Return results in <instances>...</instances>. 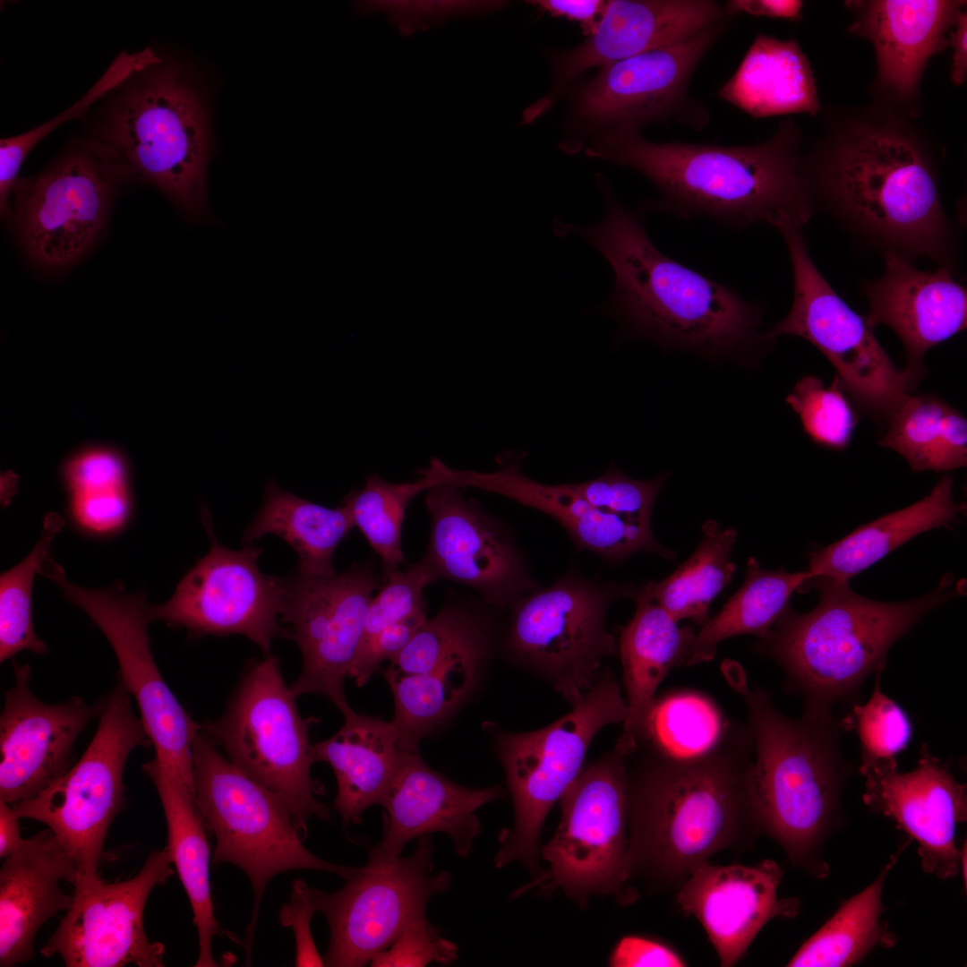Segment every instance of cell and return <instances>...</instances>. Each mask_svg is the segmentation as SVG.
<instances>
[{
    "label": "cell",
    "mask_w": 967,
    "mask_h": 967,
    "mask_svg": "<svg viewBox=\"0 0 967 967\" xmlns=\"http://www.w3.org/2000/svg\"><path fill=\"white\" fill-rule=\"evenodd\" d=\"M864 295L869 322L874 328L887 325L896 333L906 352L905 371L917 381L924 373L925 353L966 328V288L945 266L921 271L909 259L886 252L884 275L867 283Z\"/></svg>",
    "instance_id": "cell-26"
},
{
    "label": "cell",
    "mask_w": 967,
    "mask_h": 967,
    "mask_svg": "<svg viewBox=\"0 0 967 967\" xmlns=\"http://www.w3.org/2000/svg\"><path fill=\"white\" fill-rule=\"evenodd\" d=\"M150 746L141 717L133 711L132 696L117 677L81 758L35 798L13 804L20 818L43 823L53 831L76 862L74 885L101 878L106 836L125 802L127 759L137 747Z\"/></svg>",
    "instance_id": "cell-13"
},
{
    "label": "cell",
    "mask_w": 967,
    "mask_h": 967,
    "mask_svg": "<svg viewBox=\"0 0 967 967\" xmlns=\"http://www.w3.org/2000/svg\"><path fill=\"white\" fill-rule=\"evenodd\" d=\"M628 715L622 688L606 667L595 685L553 723L535 731L514 732L485 724L506 777L514 807V826L501 830L494 865L523 864L534 876L539 866V840L553 806L582 771L589 746L604 727L624 723Z\"/></svg>",
    "instance_id": "cell-8"
},
{
    "label": "cell",
    "mask_w": 967,
    "mask_h": 967,
    "mask_svg": "<svg viewBox=\"0 0 967 967\" xmlns=\"http://www.w3.org/2000/svg\"><path fill=\"white\" fill-rule=\"evenodd\" d=\"M13 671L0 716V799L10 805L35 798L72 767L78 736L105 706L81 697L45 703L30 688V665L13 663Z\"/></svg>",
    "instance_id": "cell-23"
},
{
    "label": "cell",
    "mask_w": 967,
    "mask_h": 967,
    "mask_svg": "<svg viewBox=\"0 0 967 967\" xmlns=\"http://www.w3.org/2000/svg\"><path fill=\"white\" fill-rule=\"evenodd\" d=\"M343 715V726L313 745V757L315 762H325L332 768L338 783L333 806L348 826L359 823L368 808L381 804L412 752L401 748L391 720L353 709Z\"/></svg>",
    "instance_id": "cell-32"
},
{
    "label": "cell",
    "mask_w": 967,
    "mask_h": 967,
    "mask_svg": "<svg viewBox=\"0 0 967 967\" xmlns=\"http://www.w3.org/2000/svg\"><path fill=\"white\" fill-rule=\"evenodd\" d=\"M495 642L494 625L485 611L449 599L427 619L382 673L418 674L463 658H491Z\"/></svg>",
    "instance_id": "cell-41"
},
{
    "label": "cell",
    "mask_w": 967,
    "mask_h": 967,
    "mask_svg": "<svg viewBox=\"0 0 967 967\" xmlns=\"http://www.w3.org/2000/svg\"><path fill=\"white\" fill-rule=\"evenodd\" d=\"M167 847L150 853L133 877L76 884L73 902L40 953L59 955L68 967L165 965V946L144 930L148 898L174 874Z\"/></svg>",
    "instance_id": "cell-21"
},
{
    "label": "cell",
    "mask_w": 967,
    "mask_h": 967,
    "mask_svg": "<svg viewBox=\"0 0 967 967\" xmlns=\"http://www.w3.org/2000/svg\"><path fill=\"white\" fill-rule=\"evenodd\" d=\"M809 577L807 571L791 573L783 568L766 570L755 558H749L744 584L695 633L682 666L712 660L718 644L729 638L743 634L763 637L789 605L792 594Z\"/></svg>",
    "instance_id": "cell-39"
},
{
    "label": "cell",
    "mask_w": 967,
    "mask_h": 967,
    "mask_svg": "<svg viewBox=\"0 0 967 967\" xmlns=\"http://www.w3.org/2000/svg\"><path fill=\"white\" fill-rule=\"evenodd\" d=\"M951 475L916 503L862 525L841 540L809 553V577L848 582L917 535L948 526L965 507L953 498Z\"/></svg>",
    "instance_id": "cell-36"
},
{
    "label": "cell",
    "mask_w": 967,
    "mask_h": 967,
    "mask_svg": "<svg viewBox=\"0 0 967 967\" xmlns=\"http://www.w3.org/2000/svg\"><path fill=\"white\" fill-rule=\"evenodd\" d=\"M316 911L310 886L296 879L291 886L289 902L279 911V922L291 928L295 938V966H325L323 957L315 946L310 928L311 919Z\"/></svg>",
    "instance_id": "cell-56"
},
{
    "label": "cell",
    "mask_w": 967,
    "mask_h": 967,
    "mask_svg": "<svg viewBox=\"0 0 967 967\" xmlns=\"http://www.w3.org/2000/svg\"><path fill=\"white\" fill-rule=\"evenodd\" d=\"M78 868L50 828L23 839L0 869V966L30 961L38 931L50 918L67 911L73 894L60 882L74 885Z\"/></svg>",
    "instance_id": "cell-30"
},
{
    "label": "cell",
    "mask_w": 967,
    "mask_h": 967,
    "mask_svg": "<svg viewBox=\"0 0 967 967\" xmlns=\"http://www.w3.org/2000/svg\"><path fill=\"white\" fill-rule=\"evenodd\" d=\"M610 965L614 967H681L686 960L668 945L638 936L622 937L614 947Z\"/></svg>",
    "instance_id": "cell-57"
},
{
    "label": "cell",
    "mask_w": 967,
    "mask_h": 967,
    "mask_svg": "<svg viewBox=\"0 0 967 967\" xmlns=\"http://www.w3.org/2000/svg\"><path fill=\"white\" fill-rule=\"evenodd\" d=\"M789 252L794 295L787 316L766 335L798 336L816 347L835 368L851 397L877 417L890 418L918 381L894 364L866 316L852 311L815 266L801 228L779 230Z\"/></svg>",
    "instance_id": "cell-15"
},
{
    "label": "cell",
    "mask_w": 967,
    "mask_h": 967,
    "mask_svg": "<svg viewBox=\"0 0 967 967\" xmlns=\"http://www.w3.org/2000/svg\"><path fill=\"white\" fill-rule=\"evenodd\" d=\"M64 475L71 492L127 486L124 460L104 449L77 454L65 465Z\"/></svg>",
    "instance_id": "cell-55"
},
{
    "label": "cell",
    "mask_w": 967,
    "mask_h": 967,
    "mask_svg": "<svg viewBox=\"0 0 967 967\" xmlns=\"http://www.w3.org/2000/svg\"><path fill=\"white\" fill-rule=\"evenodd\" d=\"M633 598L636 612L621 631L619 651L628 709L622 734L636 740L659 685L671 669L682 666L696 632L690 626L680 628L645 585Z\"/></svg>",
    "instance_id": "cell-35"
},
{
    "label": "cell",
    "mask_w": 967,
    "mask_h": 967,
    "mask_svg": "<svg viewBox=\"0 0 967 967\" xmlns=\"http://www.w3.org/2000/svg\"><path fill=\"white\" fill-rule=\"evenodd\" d=\"M503 794L501 785L464 787L433 770L419 751L412 752L380 804L386 811L383 835L372 849L391 860L411 840L441 832L450 837L455 851L466 857L481 832L475 811Z\"/></svg>",
    "instance_id": "cell-27"
},
{
    "label": "cell",
    "mask_w": 967,
    "mask_h": 967,
    "mask_svg": "<svg viewBox=\"0 0 967 967\" xmlns=\"http://www.w3.org/2000/svg\"><path fill=\"white\" fill-rule=\"evenodd\" d=\"M603 193L599 224L558 220L555 232L578 234L612 265L615 284L606 308L631 334L709 356L745 355L773 341L758 331L759 305L663 253L640 214L621 204L609 185Z\"/></svg>",
    "instance_id": "cell-3"
},
{
    "label": "cell",
    "mask_w": 967,
    "mask_h": 967,
    "mask_svg": "<svg viewBox=\"0 0 967 967\" xmlns=\"http://www.w3.org/2000/svg\"><path fill=\"white\" fill-rule=\"evenodd\" d=\"M728 723L716 705L697 692L655 698L636 735L637 747L672 757H691L713 747Z\"/></svg>",
    "instance_id": "cell-44"
},
{
    "label": "cell",
    "mask_w": 967,
    "mask_h": 967,
    "mask_svg": "<svg viewBox=\"0 0 967 967\" xmlns=\"http://www.w3.org/2000/svg\"><path fill=\"white\" fill-rule=\"evenodd\" d=\"M107 107L96 140L130 178L161 191L190 222L211 218L207 167L213 154L206 92L182 62L138 72Z\"/></svg>",
    "instance_id": "cell-7"
},
{
    "label": "cell",
    "mask_w": 967,
    "mask_h": 967,
    "mask_svg": "<svg viewBox=\"0 0 967 967\" xmlns=\"http://www.w3.org/2000/svg\"><path fill=\"white\" fill-rule=\"evenodd\" d=\"M734 15L714 0L607 1L595 31L554 61L557 81L568 82L594 66L678 44Z\"/></svg>",
    "instance_id": "cell-28"
},
{
    "label": "cell",
    "mask_w": 967,
    "mask_h": 967,
    "mask_svg": "<svg viewBox=\"0 0 967 967\" xmlns=\"http://www.w3.org/2000/svg\"><path fill=\"white\" fill-rule=\"evenodd\" d=\"M429 835L408 857L387 859L369 849L364 868L336 892L310 887L316 911L327 920L325 966H365L389 948L413 920L425 916L429 900L448 890L451 878L433 871Z\"/></svg>",
    "instance_id": "cell-16"
},
{
    "label": "cell",
    "mask_w": 967,
    "mask_h": 967,
    "mask_svg": "<svg viewBox=\"0 0 967 967\" xmlns=\"http://www.w3.org/2000/svg\"><path fill=\"white\" fill-rule=\"evenodd\" d=\"M729 21L710 26L678 44L602 66L578 94L576 116L603 131H639L649 124L667 122L701 131L710 113L690 94V81Z\"/></svg>",
    "instance_id": "cell-20"
},
{
    "label": "cell",
    "mask_w": 967,
    "mask_h": 967,
    "mask_svg": "<svg viewBox=\"0 0 967 967\" xmlns=\"http://www.w3.org/2000/svg\"><path fill=\"white\" fill-rule=\"evenodd\" d=\"M129 175L98 140L71 147L39 175L20 178L11 223L29 262L62 271L95 244L119 184Z\"/></svg>",
    "instance_id": "cell-14"
},
{
    "label": "cell",
    "mask_w": 967,
    "mask_h": 967,
    "mask_svg": "<svg viewBox=\"0 0 967 967\" xmlns=\"http://www.w3.org/2000/svg\"><path fill=\"white\" fill-rule=\"evenodd\" d=\"M725 5L733 15L745 13L754 16L798 21L801 18L803 2L798 0H731L726 2Z\"/></svg>",
    "instance_id": "cell-59"
},
{
    "label": "cell",
    "mask_w": 967,
    "mask_h": 967,
    "mask_svg": "<svg viewBox=\"0 0 967 967\" xmlns=\"http://www.w3.org/2000/svg\"><path fill=\"white\" fill-rule=\"evenodd\" d=\"M296 698L278 659L265 655L247 666L223 714L200 728L238 768L286 802L305 839L309 818L329 820L330 809L318 800L325 787L311 774L309 729L319 721L304 718Z\"/></svg>",
    "instance_id": "cell-10"
},
{
    "label": "cell",
    "mask_w": 967,
    "mask_h": 967,
    "mask_svg": "<svg viewBox=\"0 0 967 967\" xmlns=\"http://www.w3.org/2000/svg\"><path fill=\"white\" fill-rule=\"evenodd\" d=\"M286 578L283 623L297 644L302 671L290 686L296 697H326L342 715L352 708L345 693L364 631L365 615L381 578L371 561L356 562L330 577L296 572Z\"/></svg>",
    "instance_id": "cell-19"
},
{
    "label": "cell",
    "mask_w": 967,
    "mask_h": 967,
    "mask_svg": "<svg viewBox=\"0 0 967 967\" xmlns=\"http://www.w3.org/2000/svg\"><path fill=\"white\" fill-rule=\"evenodd\" d=\"M453 483L509 498L552 517L566 530L575 546L618 562L638 552H650L665 559L675 553L654 537L651 525L592 507L574 484L549 485L526 476L516 462L493 472L455 470Z\"/></svg>",
    "instance_id": "cell-29"
},
{
    "label": "cell",
    "mask_w": 967,
    "mask_h": 967,
    "mask_svg": "<svg viewBox=\"0 0 967 967\" xmlns=\"http://www.w3.org/2000/svg\"><path fill=\"white\" fill-rule=\"evenodd\" d=\"M39 573L56 584L63 596L84 611L105 635L117 658V677L139 707L154 757L196 798L193 742L200 723L178 702L156 664L148 632L145 593H126L118 581L104 589L79 586L71 583L63 567L51 559Z\"/></svg>",
    "instance_id": "cell-17"
},
{
    "label": "cell",
    "mask_w": 967,
    "mask_h": 967,
    "mask_svg": "<svg viewBox=\"0 0 967 967\" xmlns=\"http://www.w3.org/2000/svg\"><path fill=\"white\" fill-rule=\"evenodd\" d=\"M877 672L875 687L863 705L854 704L845 716L840 718L843 732L854 731L860 744V773L864 775L873 766L896 760L895 757L906 749L912 737V724L905 711L882 692Z\"/></svg>",
    "instance_id": "cell-48"
},
{
    "label": "cell",
    "mask_w": 967,
    "mask_h": 967,
    "mask_svg": "<svg viewBox=\"0 0 967 967\" xmlns=\"http://www.w3.org/2000/svg\"><path fill=\"white\" fill-rule=\"evenodd\" d=\"M458 946L442 937L425 916L410 922L386 950L370 963L372 967H423L436 962L450 964L458 959Z\"/></svg>",
    "instance_id": "cell-52"
},
{
    "label": "cell",
    "mask_w": 967,
    "mask_h": 967,
    "mask_svg": "<svg viewBox=\"0 0 967 967\" xmlns=\"http://www.w3.org/2000/svg\"><path fill=\"white\" fill-rule=\"evenodd\" d=\"M965 2L944 0L850 1L855 19L849 30L872 43L877 82L907 102L917 95L928 59L947 47Z\"/></svg>",
    "instance_id": "cell-31"
},
{
    "label": "cell",
    "mask_w": 967,
    "mask_h": 967,
    "mask_svg": "<svg viewBox=\"0 0 967 967\" xmlns=\"http://www.w3.org/2000/svg\"><path fill=\"white\" fill-rule=\"evenodd\" d=\"M151 48L135 53L121 52L94 85L68 109L46 124L17 136L0 141V211L4 222L11 221L10 197L17 184L20 168L31 150L60 124L81 116L92 103L121 87L138 72L159 61Z\"/></svg>",
    "instance_id": "cell-47"
},
{
    "label": "cell",
    "mask_w": 967,
    "mask_h": 967,
    "mask_svg": "<svg viewBox=\"0 0 967 967\" xmlns=\"http://www.w3.org/2000/svg\"><path fill=\"white\" fill-rule=\"evenodd\" d=\"M718 96L753 118L820 110L813 71L798 42L763 33Z\"/></svg>",
    "instance_id": "cell-34"
},
{
    "label": "cell",
    "mask_w": 967,
    "mask_h": 967,
    "mask_svg": "<svg viewBox=\"0 0 967 967\" xmlns=\"http://www.w3.org/2000/svg\"><path fill=\"white\" fill-rule=\"evenodd\" d=\"M71 514L74 523L93 535H108L121 530L131 514V498L125 487L71 492Z\"/></svg>",
    "instance_id": "cell-53"
},
{
    "label": "cell",
    "mask_w": 967,
    "mask_h": 967,
    "mask_svg": "<svg viewBox=\"0 0 967 967\" xmlns=\"http://www.w3.org/2000/svg\"><path fill=\"white\" fill-rule=\"evenodd\" d=\"M503 4L501 1H377L363 4L361 10L388 13L398 21L400 32L407 36L415 31V27L426 25V20L437 21L457 15L480 13Z\"/></svg>",
    "instance_id": "cell-54"
},
{
    "label": "cell",
    "mask_w": 967,
    "mask_h": 967,
    "mask_svg": "<svg viewBox=\"0 0 967 967\" xmlns=\"http://www.w3.org/2000/svg\"><path fill=\"white\" fill-rule=\"evenodd\" d=\"M967 15L961 12L954 25V30L948 39L947 46L954 47L951 79L955 85H961L967 76Z\"/></svg>",
    "instance_id": "cell-60"
},
{
    "label": "cell",
    "mask_w": 967,
    "mask_h": 967,
    "mask_svg": "<svg viewBox=\"0 0 967 967\" xmlns=\"http://www.w3.org/2000/svg\"><path fill=\"white\" fill-rule=\"evenodd\" d=\"M948 406L934 395H910L889 418L879 444L897 451L915 472L964 466L966 434Z\"/></svg>",
    "instance_id": "cell-43"
},
{
    "label": "cell",
    "mask_w": 967,
    "mask_h": 967,
    "mask_svg": "<svg viewBox=\"0 0 967 967\" xmlns=\"http://www.w3.org/2000/svg\"><path fill=\"white\" fill-rule=\"evenodd\" d=\"M837 377L831 386L815 375L802 377L786 402L799 415L805 433L817 444L842 450L848 447L858 415Z\"/></svg>",
    "instance_id": "cell-49"
},
{
    "label": "cell",
    "mask_w": 967,
    "mask_h": 967,
    "mask_svg": "<svg viewBox=\"0 0 967 967\" xmlns=\"http://www.w3.org/2000/svg\"><path fill=\"white\" fill-rule=\"evenodd\" d=\"M628 760L631 877L677 891L694 869L760 834L751 801L754 744L747 726L727 723L720 740L691 757L641 748Z\"/></svg>",
    "instance_id": "cell-1"
},
{
    "label": "cell",
    "mask_w": 967,
    "mask_h": 967,
    "mask_svg": "<svg viewBox=\"0 0 967 967\" xmlns=\"http://www.w3.org/2000/svg\"><path fill=\"white\" fill-rule=\"evenodd\" d=\"M703 538L695 552L669 577L645 584L654 599L675 621L691 619L704 624L713 599L732 578L730 557L737 539L733 527L715 520L702 526Z\"/></svg>",
    "instance_id": "cell-42"
},
{
    "label": "cell",
    "mask_w": 967,
    "mask_h": 967,
    "mask_svg": "<svg viewBox=\"0 0 967 967\" xmlns=\"http://www.w3.org/2000/svg\"><path fill=\"white\" fill-rule=\"evenodd\" d=\"M425 492L431 524L422 559L435 582L468 586L495 608L509 607L539 588L514 539L497 519L451 484H440Z\"/></svg>",
    "instance_id": "cell-22"
},
{
    "label": "cell",
    "mask_w": 967,
    "mask_h": 967,
    "mask_svg": "<svg viewBox=\"0 0 967 967\" xmlns=\"http://www.w3.org/2000/svg\"><path fill=\"white\" fill-rule=\"evenodd\" d=\"M491 658L467 657L418 674L382 673L394 700L400 746L419 751V742L436 732L472 697Z\"/></svg>",
    "instance_id": "cell-38"
},
{
    "label": "cell",
    "mask_w": 967,
    "mask_h": 967,
    "mask_svg": "<svg viewBox=\"0 0 967 967\" xmlns=\"http://www.w3.org/2000/svg\"><path fill=\"white\" fill-rule=\"evenodd\" d=\"M736 688L754 744L749 788L759 833L774 839L793 865L826 877L828 867L819 851L850 771L840 744V718H789L763 689L745 682Z\"/></svg>",
    "instance_id": "cell-6"
},
{
    "label": "cell",
    "mask_w": 967,
    "mask_h": 967,
    "mask_svg": "<svg viewBox=\"0 0 967 967\" xmlns=\"http://www.w3.org/2000/svg\"><path fill=\"white\" fill-rule=\"evenodd\" d=\"M800 145V128L787 119L769 139L750 145L655 142L639 131L611 129L586 152L648 179L660 194L650 209L734 229L766 223L780 230L801 228L813 212Z\"/></svg>",
    "instance_id": "cell-2"
},
{
    "label": "cell",
    "mask_w": 967,
    "mask_h": 967,
    "mask_svg": "<svg viewBox=\"0 0 967 967\" xmlns=\"http://www.w3.org/2000/svg\"><path fill=\"white\" fill-rule=\"evenodd\" d=\"M946 576L917 599L883 603L853 592L848 582L809 577L798 591L817 589V605L800 613L788 605L754 650L783 671L785 691L800 697L803 714L831 715L836 704L855 703L870 673L884 671L887 652L926 613L955 597Z\"/></svg>",
    "instance_id": "cell-5"
},
{
    "label": "cell",
    "mask_w": 967,
    "mask_h": 967,
    "mask_svg": "<svg viewBox=\"0 0 967 967\" xmlns=\"http://www.w3.org/2000/svg\"><path fill=\"white\" fill-rule=\"evenodd\" d=\"M663 481L664 475L647 481L635 480L611 468L595 479L574 484L592 507L651 525L653 507Z\"/></svg>",
    "instance_id": "cell-51"
},
{
    "label": "cell",
    "mask_w": 967,
    "mask_h": 967,
    "mask_svg": "<svg viewBox=\"0 0 967 967\" xmlns=\"http://www.w3.org/2000/svg\"><path fill=\"white\" fill-rule=\"evenodd\" d=\"M434 582L423 559L382 578L379 592L367 608L360 649L386 628L425 610L424 590Z\"/></svg>",
    "instance_id": "cell-50"
},
{
    "label": "cell",
    "mask_w": 967,
    "mask_h": 967,
    "mask_svg": "<svg viewBox=\"0 0 967 967\" xmlns=\"http://www.w3.org/2000/svg\"><path fill=\"white\" fill-rule=\"evenodd\" d=\"M783 873L771 860L753 866L707 861L694 869L677 891L680 909L699 921L721 966H734L774 918L797 916L800 902L778 896Z\"/></svg>",
    "instance_id": "cell-25"
},
{
    "label": "cell",
    "mask_w": 967,
    "mask_h": 967,
    "mask_svg": "<svg viewBox=\"0 0 967 967\" xmlns=\"http://www.w3.org/2000/svg\"><path fill=\"white\" fill-rule=\"evenodd\" d=\"M432 478L421 471L413 482L390 483L372 474L364 485L345 499L355 526L358 527L379 556L382 578L399 569L405 562L402 525L410 501L433 487Z\"/></svg>",
    "instance_id": "cell-45"
},
{
    "label": "cell",
    "mask_w": 967,
    "mask_h": 967,
    "mask_svg": "<svg viewBox=\"0 0 967 967\" xmlns=\"http://www.w3.org/2000/svg\"><path fill=\"white\" fill-rule=\"evenodd\" d=\"M531 3L552 16L580 23L589 36L595 31L606 4L601 0H537Z\"/></svg>",
    "instance_id": "cell-58"
},
{
    "label": "cell",
    "mask_w": 967,
    "mask_h": 967,
    "mask_svg": "<svg viewBox=\"0 0 967 967\" xmlns=\"http://www.w3.org/2000/svg\"><path fill=\"white\" fill-rule=\"evenodd\" d=\"M633 585L601 583L568 572L509 606L503 655L542 678L571 706L595 685L615 649L606 629L611 604L636 593Z\"/></svg>",
    "instance_id": "cell-11"
},
{
    "label": "cell",
    "mask_w": 967,
    "mask_h": 967,
    "mask_svg": "<svg viewBox=\"0 0 967 967\" xmlns=\"http://www.w3.org/2000/svg\"><path fill=\"white\" fill-rule=\"evenodd\" d=\"M897 761L869 769L863 801L892 818L919 844L923 869L940 878L956 876L961 852L955 842L959 823L966 821V785L958 783L947 764L923 745L917 767L898 771Z\"/></svg>",
    "instance_id": "cell-24"
},
{
    "label": "cell",
    "mask_w": 967,
    "mask_h": 967,
    "mask_svg": "<svg viewBox=\"0 0 967 967\" xmlns=\"http://www.w3.org/2000/svg\"><path fill=\"white\" fill-rule=\"evenodd\" d=\"M806 159L814 199L855 232L886 252L949 268L952 234L935 171L905 125L882 117L850 121Z\"/></svg>",
    "instance_id": "cell-4"
},
{
    "label": "cell",
    "mask_w": 967,
    "mask_h": 967,
    "mask_svg": "<svg viewBox=\"0 0 967 967\" xmlns=\"http://www.w3.org/2000/svg\"><path fill=\"white\" fill-rule=\"evenodd\" d=\"M201 516L210 550L184 575L169 600L148 606L149 621L162 620L195 638L242 635L269 655L275 638H290L281 620L286 578L260 570L261 548L250 543L231 550L220 544L210 514L202 509Z\"/></svg>",
    "instance_id": "cell-18"
},
{
    "label": "cell",
    "mask_w": 967,
    "mask_h": 967,
    "mask_svg": "<svg viewBox=\"0 0 967 967\" xmlns=\"http://www.w3.org/2000/svg\"><path fill=\"white\" fill-rule=\"evenodd\" d=\"M64 521L56 512L47 513L40 537L32 551L18 565L0 577V663L17 653L30 650L47 653V646L37 637L32 621V586L36 573L48 561L51 543Z\"/></svg>",
    "instance_id": "cell-46"
},
{
    "label": "cell",
    "mask_w": 967,
    "mask_h": 967,
    "mask_svg": "<svg viewBox=\"0 0 967 967\" xmlns=\"http://www.w3.org/2000/svg\"><path fill=\"white\" fill-rule=\"evenodd\" d=\"M636 748L635 740L620 734L562 794L560 824L541 851L549 871L537 886L561 889L580 906L594 895L635 899L629 886L628 760Z\"/></svg>",
    "instance_id": "cell-12"
},
{
    "label": "cell",
    "mask_w": 967,
    "mask_h": 967,
    "mask_svg": "<svg viewBox=\"0 0 967 967\" xmlns=\"http://www.w3.org/2000/svg\"><path fill=\"white\" fill-rule=\"evenodd\" d=\"M355 527L342 503L327 508L281 489L274 480L264 487L262 506L246 527L244 544L267 534L286 541L296 552L297 572L307 577H330L337 573L333 555Z\"/></svg>",
    "instance_id": "cell-37"
},
{
    "label": "cell",
    "mask_w": 967,
    "mask_h": 967,
    "mask_svg": "<svg viewBox=\"0 0 967 967\" xmlns=\"http://www.w3.org/2000/svg\"><path fill=\"white\" fill-rule=\"evenodd\" d=\"M895 862L894 855L871 885L845 901L803 943L787 966H851L862 961L877 946L892 947L896 937L880 921L885 911L881 895L884 882Z\"/></svg>",
    "instance_id": "cell-40"
},
{
    "label": "cell",
    "mask_w": 967,
    "mask_h": 967,
    "mask_svg": "<svg viewBox=\"0 0 967 967\" xmlns=\"http://www.w3.org/2000/svg\"><path fill=\"white\" fill-rule=\"evenodd\" d=\"M193 763L197 808L216 838L212 863L237 866L252 886L247 945L265 887L275 876L313 869L347 880L358 873L360 868L334 864L309 851L286 802L225 757L201 728L193 742Z\"/></svg>",
    "instance_id": "cell-9"
},
{
    "label": "cell",
    "mask_w": 967,
    "mask_h": 967,
    "mask_svg": "<svg viewBox=\"0 0 967 967\" xmlns=\"http://www.w3.org/2000/svg\"><path fill=\"white\" fill-rule=\"evenodd\" d=\"M9 805L0 799V857L2 859L14 852L23 840L20 833V817Z\"/></svg>",
    "instance_id": "cell-61"
},
{
    "label": "cell",
    "mask_w": 967,
    "mask_h": 967,
    "mask_svg": "<svg viewBox=\"0 0 967 967\" xmlns=\"http://www.w3.org/2000/svg\"><path fill=\"white\" fill-rule=\"evenodd\" d=\"M153 783L167 822V848L187 894L197 928L196 967L218 966L212 940L218 932L210 887V850L196 800L180 778L155 757L141 765Z\"/></svg>",
    "instance_id": "cell-33"
}]
</instances>
